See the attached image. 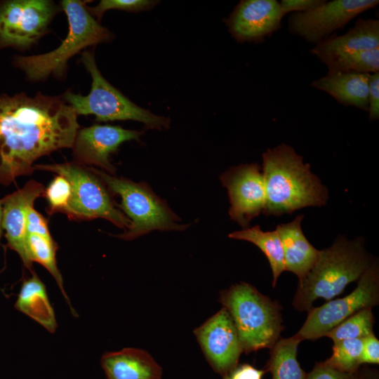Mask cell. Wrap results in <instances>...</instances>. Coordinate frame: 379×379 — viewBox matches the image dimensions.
Here are the masks:
<instances>
[{
    "label": "cell",
    "mask_w": 379,
    "mask_h": 379,
    "mask_svg": "<svg viewBox=\"0 0 379 379\" xmlns=\"http://www.w3.org/2000/svg\"><path fill=\"white\" fill-rule=\"evenodd\" d=\"M303 218V215H298L291 222L279 224L276 227L282 244L286 270L295 274L298 281L307 276L319 253L302 232Z\"/></svg>",
    "instance_id": "19"
},
{
    "label": "cell",
    "mask_w": 379,
    "mask_h": 379,
    "mask_svg": "<svg viewBox=\"0 0 379 379\" xmlns=\"http://www.w3.org/2000/svg\"><path fill=\"white\" fill-rule=\"evenodd\" d=\"M363 339H347L333 343L331 356L323 362L343 372H354L361 365Z\"/></svg>",
    "instance_id": "27"
},
{
    "label": "cell",
    "mask_w": 379,
    "mask_h": 379,
    "mask_svg": "<svg viewBox=\"0 0 379 379\" xmlns=\"http://www.w3.org/2000/svg\"><path fill=\"white\" fill-rule=\"evenodd\" d=\"M26 247L29 260L43 265L54 277L61 293L70 307L72 314L77 316L76 311L72 308L70 300L65 291L63 279L58 268L55 253L57 246L52 239L34 234H28L26 237Z\"/></svg>",
    "instance_id": "24"
},
{
    "label": "cell",
    "mask_w": 379,
    "mask_h": 379,
    "mask_svg": "<svg viewBox=\"0 0 379 379\" xmlns=\"http://www.w3.org/2000/svg\"><path fill=\"white\" fill-rule=\"evenodd\" d=\"M374 260L367 253L364 240L339 237L328 248L319 251L307 276L298 281L292 301L300 312L308 311L318 298L331 300L350 283L358 280Z\"/></svg>",
    "instance_id": "3"
},
{
    "label": "cell",
    "mask_w": 379,
    "mask_h": 379,
    "mask_svg": "<svg viewBox=\"0 0 379 379\" xmlns=\"http://www.w3.org/2000/svg\"><path fill=\"white\" fill-rule=\"evenodd\" d=\"M194 332L206 361L215 373L223 377L237 366L244 350L234 322L225 307Z\"/></svg>",
    "instance_id": "12"
},
{
    "label": "cell",
    "mask_w": 379,
    "mask_h": 379,
    "mask_svg": "<svg viewBox=\"0 0 379 379\" xmlns=\"http://www.w3.org/2000/svg\"><path fill=\"white\" fill-rule=\"evenodd\" d=\"M378 0H335L288 17V31L317 45L345 26L361 13L378 4Z\"/></svg>",
    "instance_id": "11"
},
{
    "label": "cell",
    "mask_w": 379,
    "mask_h": 379,
    "mask_svg": "<svg viewBox=\"0 0 379 379\" xmlns=\"http://www.w3.org/2000/svg\"><path fill=\"white\" fill-rule=\"evenodd\" d=\"M27 234H34L52 239L46 218L33 206L28 208L26 225Z\"/></svg>",
    "instance_id": "31"
},
{
    "label": "cell",
    "mask_w": 379,
    "mask_h": 379,
    "mask_svg": "<svg viewBox=\"0 0 379 379\" xmlns=\"http://www.w3.org/2000/svg\"><path fill=\"white\" fill-rule=\"evenodd\" d=\"M90 169L102 181L109 192L121 198L117 207L129 219V227L116 235L123 240H132L153 230L181 231L189 225L181 224L180 219L166 202L155 194L144 182L115 177L94 167Z\"/></svg>",
    "instance_id": "6"
},
{
    "label": "cell",
    "mask_w": 379,
    "mask_h": 379,
    "mask_svg": "<svg viewBox=\"0 0 379 379\" xmlns=\"http://www.w3.org/2000/svg\"><path fill=\"white\" fill-rule=\"evenodd\" d=\"M60 8L48 0H13L0 5V48L27 49L47 33Z\"/></svg>",
    "instance_id": "10"
},
{
    "label": "cell",
    "mask_w": 379,
    "mask_h": 379,
    "mask_svg": "<svg viewBox=\"0 0 379 379\" xmlns=\"http://www.w3.org/2000/svg\"><path fill=\"white\" fill-rule=\"evenodd\" d=\"M370 74L354 72L328 73L310 85L327 93L342 105L367 112Z\"/></svg>",
    "instance_id": "20"
},
{
    "label": "cell",
    "mask_w": 379,
    "mask_h": 379,
    "mask_svg": "<svg viewBox=\"0 0 379 379\" xmlns=\"http://www.w3.org/2000/svg\"><path fill=\"white\" fill-rule=\"evenodd\" d=\"M276 0H243L225 22L238 42H262L277 32L284 16Z\"/></svg>",
    "instance_id": "15"
},
{
    "label": "cell",
    "mask_w": 379,
    "mask_h": 379,
    "mask_svg": "<svg viewBox=\"0 0 379 379\" xmlns=\"http://www.w3.org/2000/svg\"><path fill=\"white\" fill-rule=\"evenodd\" d=\"M107 379H161L162 368L145 350L127 347L100 359Z\"/></svg>",
    "instance_id": "18"
},
{
    "label": "cell",
    "mask_w": 379,
    "mask_h": 379,
    "mask_svg": "<svg viewBox=\"0 0 379 379\" xmlns=\"http://www.w3.org/2000/svg\"><path fill=\"white\" fill-rule=\"evenodd\" d=\"M307 379H378V374L375 371L365 368H359L354 372L340 371L319 361L307 373Z\"/></svg>",
    "instance_id": "29"
},
{
    "label": "cell",
    "mask_w": 379,
    "mask_h": 379,
    "mask_svg": "<svg viewBox=\"0 0 379 379\" xmlns=\"http://www.w3.org/2000/svg\"><path fill=\"white\" fill-rule=\"evenodd\" d=\"M361 363V364H379V340L374 333L363 338Z\"/></svg>",
    "instance_id": "33"
},
{
    "label": "cell",
    "mask_w": 379,
    "mask_h": 379,
    "mask_svg": "<svg viewBox=\"0 0 379 379\" xmlns=\"http://www.w3.org/2000/svg\"><path fill=\"white\" fill-rule=\"evenodd\" d=\"M325 65L328 67V73H376L379 70V48L345 55L328 61Z\"/></svg>",
    "instance_id": "26"
},
{
    "label": "cell",
    "mask_w": 379,
    "mask_h": 379,
    "mask_svg": "<svg viewBox=\"0 0 379 379\" xmlns=\"http://www.w3.org/2000/svg\"><path fill=\"white\" fill-rule=\"evenodd\" d=\"M265 372V369H258L248 364H243L237 365L222 379H262Z\"/></svg>",
    "instance_id": "34"
},
{
    "label": "cell",
    "mask_w": 379,
    "mask_h": 379,
    "mask_svg": "<svg viewBox=\"0 0 379 379\" xmlns=\"http://www.w3.org/2000/svg\"><path fill=\"white\" fill-rule=\"evenodd\" d=\"M2 204H3V199H0V240H1V234H2Z\"/></svg>",
    "instance_id": "36"
},
{
    "label": "cell",
    "mask_w": 379,
    "mask_h": 379,
    "mask_svg": "<svg viewBox=\"0 0 379 379\" xmlns=\"http://www.w3.org/2000/svg\"><path fill=\"white\" fill-rule=\"evenodd\" d=\"M219 302L228 311L246 354L270 349L281 338V305L253 285L234 284L220 291Z\"/></svg>",
    "instance_id": "4"
},
{
    "label": "cell",
    "mask_w": 379,
    "mask_h": 379,
    "mask_svg": "<svg viewBox=\"0 0 379 379\" xmlns=\"http://www.w3.org/2000/svg\"><path fill=\"white\" fill-rule=\"evenodd\" d=\"M142 132L118 126L93 125L79 129L72 149L75 162L84 166H95L113 175L115 167L109 155L125 141L139 140Z\"/></svg>",
    "instance_id": "14"
},
{
    "label": "cell",
    "mask_w": 379,
    "mask_h": 379,
    "mask_svg": "<svg viewBox=\"0 0 379 379\" xmlns=\"http://www.w3.org/2000/svg\"><path fill=\"white\" fill-rule=\"evenodd\" d=\"M79 129L77 115L62 98L0 94V184L30 175L41 157L72 148Z\"/></svg>",
    "instance_id": "1"
},
{
    "label": "cell",
    "mask_w": 379,
    "mask_h": 379,
    "mask_svg": "<svg viewBox=\"0 0 379 379\" xmlns=\"http://www.w3.org/2000/svg\"><path fill=\"white\" fill-rule=\"evenodd\" d=\"M376 48H379V20L359 18L345 34L326 38L311 53L326 64L345 55Z\"/></svg>",
    "instance_id": "17"
},
{
    "label": "cell",
    "mask_w": 379,
    "mask_h": 379,
    "mask_svg": "<svg viewBox=\"0 0 379 379\" xmlns=\"http://www.w3.org/2000/svg\"><path fill=\"white\" fill-rule=\"evenodd\" d=\"M326 2L325 0H281L279 4L286 14L291 11L306 12Z\"/></svg>",
    "instance_id": "35"
},
{
    "label": "cell",
    "mask_w": 379,
    "mask_h": 379,
    "mask_svg": "<svg viewBox=\"0 0 379 379\" xmlns=\"http://www.w3.org/2000/svg\"><path fill=\"white\" fill-rule=\"evenodd\" d=\"M379 304V265L375 259L358 279L349 295L312 307L297 334L304 340H317L357 312Z\"/></svg>",
    "instance_id": "9"
},
{
    "label": "cell",
    "mask_w": 379,
    "mask_h": 379,
    "mask_svg": "<svg viewBox=\"0 0 379 379\" xmlns=\"http://www.w3.org/2000/svg\"><path fill=\"white\" fill-rule=\"evenodd\" d=\"M260 166L243 164L230 168L220 179L227 188L230 198L229 215L243 229L263 211L265 187Z\"/></svg>",
    "instance_id": "13"
},
{
    "label": "cell",
    "mask_w": 379,
    "mask_h": 379,
    "mask_svg": "<svg viewBox=\"0 0 379 379\" xmlns=\"http://www.w3.org/2000/svg\"><path fill=\"white\" fill-rule=\"evenodd\" d=\"M158 1L149 0H102L95 7H87L90 13L100 20L105 12L108 10H121L138 12L150 9Z\"/></svg>",
    "instance_id": "30"
},
{
    "label": "cell",
    "mask_w": 379,
    "mask_h": 379,
    "mask_svg": "<svg viewBox=\"0 0 379 379\" xmlns=\"http://www.w3.org/2000/svg\"><path fill=\"white\" fill-rule=\"evenodd\" d=\"M48 204V212H63L71 196L69 182L61 175L56 176L45 190Z\"/></svg>",
    "instance_id": "28"
},
{
    "label": "cell",
    "mask_w": 379,
    "mask_h": 379,
    "mask_svg": "<svg viewBox=\"0 0 379 379\" xmlns=\"http://www.w3.org/2000/svg\"><path fill=\"white\" fill-rule=\"evenodd\" d=\"M15 308L27 315L48 331L54 333L58 326L55 312L49 301L45 284L35 272L23 281Z\"/></svg>",
    "instance_id": "21"
},
{
    "label": "cell",
    "mask_w": 379,
    "mask_h": 379,
    "mask_svg": "<svg viewBox=\"0 0 379 379\" xmlns=\"http://www.w3.org/2000/svg\"><path fill=\"white\" fill-rule=\"evenodd\" d=\"M265 215L279 216L326 204L328 194L319 178L291 146L282 143L262 154Z\"/></svg>",
    "instance_id": "2"
},
{
    "label": "cell",
    "mask_w": 379,
    "mask_h": 379,
    "mask_svg": "<svg viewBox=\"0 0 379 379\" xmlns=\"http://www.w3.org/2000/svg\"><path fill=\"white\" fill-rule=\"evenodd\" d=\"M61 5L67 17L69 32L60 45L46 53L15 59V65L30 81H42L50 75L64 77L72 57L89 46L109 41L113 37L112 32L90 13L84 1L63 0Z\"/></svg>",
    "instance_id": "5"
},
{
    "label": "cell",
    "mask_w": 379,
    "mask_h": 379,
    "mask_svg": "<svg viewBox=\"0 0 379 379\" xmlns=\"http://www.w3.org/2000/svg\"><path fill=\"white\" fill-rule=\"evenodd\" d=\"M375 322L372 307L362 309L333 328L324 336L333 343L347 339H363L373 333Z\"/></svg>",
    "instance_id": "25"
},
{
    "label": "cell",
    "mask_w": 379,
    "mask_h": 379,
    "mask_svg": "<svg viewBox=\"0 0 379 379\" xmlns=\"http://www.w3.org/2000/svg\"><path fill=\"white\" fill-rule=\"evenodd\" d=\"M34 170L55 173L69 182L71 196L63 213L70 218H103L125 230L129 227V219L117 208L107 187L88 166L76 162L37 164Z\"/></svg>",
    "instance_id": "8"
},
{
    "label": "cell",
    "mask_w": 379,
    "mask_h": 379,
    "mask_svg": "<svg viewBox=\"0 0 379 379\" xmlns=\"http://www.w3.org/2000/svg\"><path fill=\"white\" fill-rule=\"evenodd\" d=\"M228 237L249 241L261 250L269 261L273 275L272 286L275 287L278 277L286 271L282 244L277 230L264 232L255 225L230 233Z\"/></svg>",
    "instance_id": "23"
},
{
    "label": "cell",
    "mask_w": 379,
    "mask_h": 379,
    "mask_svg": "<svg viewBox=\"0 0 379 379\" xmlns=\"http://www.w3.org/2000/svg\"><path fill=\"white\" fill-rule=\"evenodd\" d=\"M44 192L42 184L32 180L22 188L3 199L2 228L6 231L8 245L18 253L25 267L31 273L34 271L26 247L27 215L28 208Z\"/></svg>",
    "instance_id": "16"
},
{
    "label": "cell",
    "mask_w": 379,
    "mask_h": 379,
    "mask_svg": "<svg viewBox=\"0 0 379 379\" xmlns=\"http://www.w3.org/2000/svg\"><path fill=\"white\" fill-rule=\"evenodd\" d=\"M302 341L296 333L287 338H280L270 349L265 370L271 373L272 379H307V373L297 359L298 347Z\"/></svg>",
    "instance_id": "22"
},
{
    "label": "cell",
    "mask_w": 379,
    "mask_h": 379,
    "mask_svg": "<svg viewBox=\"0 0 379 379\" xmlns=\"http://www.w3.org/2000/svg\"><path fill=\"white\" fill-rule=\"evenodd\" d=\"M368 112L370 121L379 118V72L370 74L368 82Z\"/></svg>",
    "instance_id": "32"
},
{
    "label": "cell",
    "mask_w": 379,
    "mask_h": 379,
    "mask_svg": "<svg viewBox=\"0 0 379 379\" xmlns=\"http://www.w3.org/2000/svg\"><path fill=\"white\" fill-rule=\"evenodd\" d=\"M81 61L91 76L89 93L82 95L67 91L62 96L77 116L93 114L99 121L133 120L157 130L169 127L168 117L154 114L138 106L111 85L98 69L93 53L84 51Z\"/></svg>",
    "instance_id": "7"
}]
</instances>
